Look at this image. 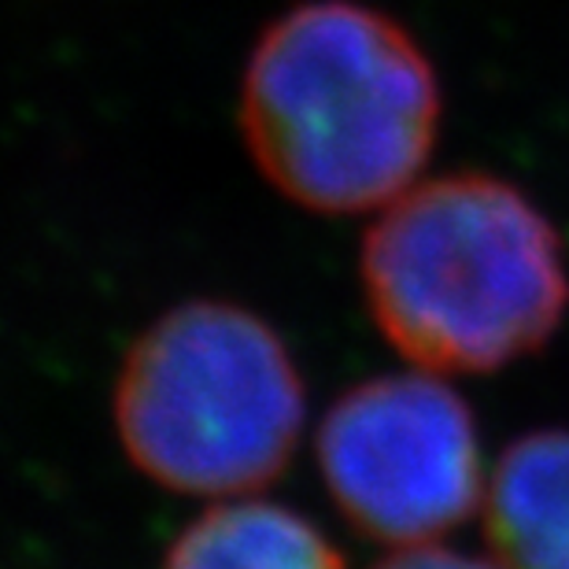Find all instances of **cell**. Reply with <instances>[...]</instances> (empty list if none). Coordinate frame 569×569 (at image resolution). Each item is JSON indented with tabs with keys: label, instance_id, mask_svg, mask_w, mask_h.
I'll list each match as a JSON object with an SVG mask.
<instances>
[{
	"label": "cell",
	"instance_id": "6da1fadb",
	"mask_svg": "<svg viewBox=\"0 0 569 569\" xmlns=\"http://www.w3.org/2000/svg\"><path fill=\"white\" fill-rule=\"evenodd\" d=\"M440 116L429 52L359 0H303L267 22L237 108L256 170L315 214L381 211L418 186Z\"/></svg>",
	"mask_w": 569,
	"mask_h": 569
},
{
	"label": "cell",
	"instance_id": "7a4b0ae2",
	"mask_svg": "<svg viewBox=\"0 0 569 569\" xmlns=\"http://www.w3.org/2000/svg\"><path fill=\"white\" fill-rule=\"evenodd\" d=\"M359 278L381 337L437 373H492L537 356L569 315L555 222L481 170L418 181L381 208Z\"/></svg>",
	"mask_w": 569,
	"mask_h": 569
},
{
	"label": "cell",
	"instance_id": "3957f363",
	"mask_svg": "<svg viewBox=\"0 0 569 569\" xmlns=\"http://www.w3.org/2000/svg\"><path fill=\"white\" fill-rule=\"evenodd\" d=\"M127 459L167 492L244 496L289 470L307 422L303 373L263 315L186 300L141 329L111 392Z\"/></svg>",
	"mask_w": 569,
	"mask_h": 569
},
{
	"label": "cell",
	"instance_id": "277c9868",
	"mask_svg": "<svg viewBox=\"0 0 569 569\" xmlns=\"http://www.w3.org/2000/svg\"><path fill=\"white\" fill-rule=\"evenodd\" d=\"M326 492L359 537L422 548L481 503L470 403L429 370L378 373L340 392L315 437Z\"/></svg>",
	"mask_w": 569,
	"mask_h": 569
},
{
	"label": "cell",
	"instance_id": "5b68a950",
	"mask_svg": "<svg viewBox=\"0 0 569 569\" xmlns=\"http://www.w3.org/2000/svg\"><path fill=\"white\" fill-rule=\"evenodd\" d=\"M485 521L507 569H569V429H532L507 443Z\"/></svg>",
	"mask_w": 569,
	"mask_h": 569
},
{
	"label": "cell",
	"instance_id": "8992f818",
	"mask_svg": "<svg viewBox=\"0 0 569 569\" xmlns=\"http://www.w3.org/2000/svg\"><path fill=\"white\" fill-rule=\"evenodd\" d=\"M163 569H348L315 518L270 499L200 510L167 548Z\"/></svg>",
	"mask_w": 569,
	"mask_h": 569
},
{
	"label": "cell",
	"instance_id": "52a82bcc",
	"mask_svg": "<svg viewBox=\"0 0 569 569\" xmlns=\"http://www.w3.org/2000/svg\"><path fill=\"white\" fill-rule=\"evenodd\" d=\"M373 569H499L485 559H473V555H462V551H451V548H407L392 559L378 562Z\"/></svg>",
	"mask_w": 569,
	"mask_h": 569
}]
</instances>
